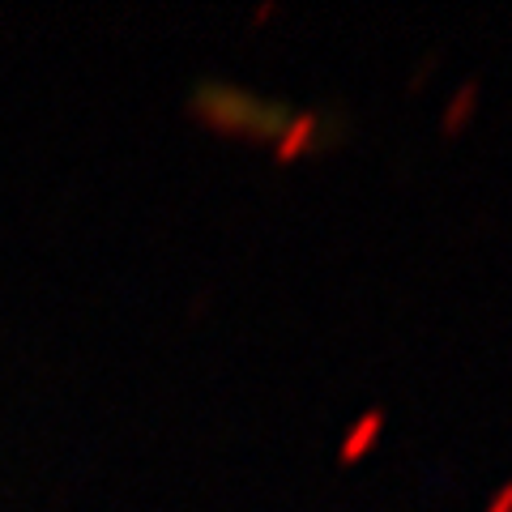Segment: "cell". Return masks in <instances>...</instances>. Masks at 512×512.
<instances>
[{"label": "cell", "mask_w": 512, "mask_h": 512, "mask_svg": "<svg viewBox=\"0 0 512 512\" xmlns=\"http://www.w3.org/2000/svg\"><path fill=\"white\" fill-rule=\"evenodd\" d=\"M483 512H512V478H508V483L495 487V495L487 500V508H483Z\"/></svg>", "instance_id": "cell-5"}, {"label": "cell", "mask_w": 512, "mask_h": 512, "mask_svg": "<svg viewBox=\"0 0 512 512\" xmlns=\"http://www.w3.org/2000/svg\"><path fill=\"white\" fill-rule=\"evenodd\" d=\"M474 111H478V82H461L453 99L444 103V120H440L444 137H461V133H466L470 120H474Z\"/></svg>", "instance_id": "cell-4"}, {"label": "cell", "mask_w": 512, "mask_h": 512, "mask_svg": "<svg viewBox=\"0 0 512 512\" xmlns=\"http://www.w3.org/2000/svg\"><path fill=\"white\" fill-rule=\"evenodd\" d=\"M192 111L205 128H214L222 137H248V141H278V133L291 124L295 111L286 103H269L256 99L248 90H231V86H205L192 99Z\"/></svg>", "instance_id": "cell-1"}, {"label": "cell", "mask_w": 512, "mask_h": 512, "mask_svg": "<svg viewBox=\"0 0 512 512\" xmlns=\"http://www.w3.org/2000/svg\"><path fill=\"white\" fill-rule=\"evenodd\" d=\"M384 436V410H363L355 423H350V431L342 436V448H338V461L342 466H359V461H367L376 453V444Z\"/></svg>", "instance_id": "cell-3"}, {"label": "cell", "mask_w": 512, "mask_h": 512, "mask_svg": "<svg viewBox=\"0 0 512 512\" xmlns=\"http://www.w3.org/2000/svg\"><path fill=\"white\" fill-rule=\"evenodd\" d=\"M316 137H320V111H295L291 124H286L274 141V163L278 167L299 163L303 154L316 150Z\"/></svg>", "instance_id": "cell-2"}]
</instances>
